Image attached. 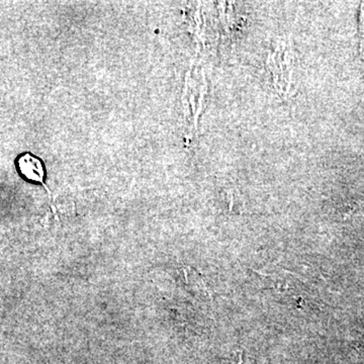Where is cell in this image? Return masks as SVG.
<instances>
[{"mask_svg": "<svg viewBox=\"0 0 364 364\" xmlns=\"http://www.w3.org/2000/svg\"><path fill=\"white\" fill-rule=\"evenodd\" d=\"M16 168L20 172L21 176L26 181L44 186L51 198V191L45 184L46 172L42 160L31 153H23L16 160Z\"/></svg>", "mask_w": 364, "mask_h": 364, "instance_id": "7a4b0ae2", "label": "cell"}, {"mask_svg": "<svg viewBox=\"0 0 364 364\" xmlns=\"http://www.w3.org/2000/svg\"><path fill=\"white\" fill-rule=\"evenodd\" d=\"M270 70L272 71L274 76L275 85L279 92H284L287 95L289 91L291 86V55L287 51V45L280 44L275 49L272 55H270L268 59Z\"/></svg>", "mask_w": 364, "mask_h": 364, "instance_id": "6da1fadb", "label": "cell"}]
</instances>
